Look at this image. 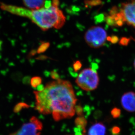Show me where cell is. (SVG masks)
Here are the masks:
<instances>
[{
  "label": "cell",
  "mask_w": 135,
  "mask_h": 135,
  "mask_svg": "<svg viewBox=\"0 0 135 135\" xmlns=\"http://www.w3.org/2000/svg\"><path fill=\"white\" fill-rule=\"evenodd\" d=\"M36 109L44 115L52 114L55 121L70 119L75 115L76 98L70 82L57 79L48 83L34 92Z\"/></svg>",
  "instance_id": "1"
},
{
  "label": "cell",
  "mask_w": 135,
  "mask_h": 135,
  "mask_svg": "<svg viewBox=\"0 0 135 135\" xmlns=\"http://www.w3.org/2000/svg\"><path fill=\"white\" fill-rule=\"evenodd\" d=\"M2 10L15 15L28 18L42 30L51 28L60 29L66 22V17L59 8V0H48L44 8L30 9L22 7L1 3Z\"/></svg>",
  "instance_id": "2"
},
{
  "label": "cell",
  "mask_w": 135,
  "mask_h": 135,
  "mask_svg": "<svg viewBox=\"0 0 135 135\" xmlns=\"http://www.w3.org/2000/svg\"><path fill=\"white\" fill-rule=\"evenodd\" d=\"M99 79L97 71L93 69L87 68L82 70L78 75L76 83L84 91H94L97 88Z\"/></svg>",
  "instance_id": "3"
},
{
  "label": "cell",
  "mask_w": 135,
  "mask_h": 135,
  "mask_svg": "<svg viewBox=\"0 0 135 135\" xmlns=\"http://www.w3.org/2000/svg\"><path fill=\"white\" fill-rule=\"evenodd\" d=\"M84 40L92 48H98L103 46L107 39V33L100 26H93L87 31Z\"/></svg>",
  "instance_id": "4"
},
{
  "label": "cell",
  "mask_w": 135,
  "mask_h": 135,
  "mask_svg": "<svg viewBox=\"0 0 135 135\" xmlns=\"http://www.w3.org/2000/svg\"><path fill=\"white\" fill-rule=\"evenodd\" d=\"M42 128V122L37 117L33 116L19 129L9 135H41Z\"/></svg>",
  "instance_id": "5"
},
{
  "label": "cell",
  "mask_w": 135,
  "mask_h": 135,
  "mask_svg": "<svg viewBox=\"0 0 135 135\" xmlns=\"http://www.w3.org/2000/svg\"><path fill=\"white\" fill-rule=\"evenodd\" d=\"M119 11L122 14L125 22L135 28V0L123 3Z\"/></svg>",
  "instance_id": "6"
},
{
  "label": "cell",
  "mask_w": 135,
  "mask_h": 135,
  "mask_svg": "<svg viewBox=\"0 0 135 135\" xmlns=\"http://www.w3.org/2000/svg\"><path fill=\"white\" fill-rule=\"evenodd\" d=\"M121 104L126 111L130 112L135 111V93L129 92L124 93L121 98Z\"/></svg>",
  "instance_id": "7"
},
{
  "label": "cell",
  "mask_w": 135,
  "mask_h": 135,
  "mask_svg": "<svg viewBox=\"0 0 135 135\" xmlns=\"http://www.w3.org/2000/svg\"><path fill=\"white\" fill-rule=\"evenodd\" d=\"M106 21L109 25L113 26H122L125 22L122 14L116 8H112Z\"/></svg>",
  "instance_id": "8"
},
{
  "label": "cell",
  "mask_w": 135,
  "mask_h": 135,
  "mask_svg": "<svg viewBox=\"0 0 135 135\" xmlns=\"http://www.w3.org/2000/svg\"><path fill=\"white\" fill-rule=\"evenodd\" d=\"M106 129L102 122H97L92 125L87 135H105Z\"/></svg>",
  "instance_id": "9"
},
{
  "label": "cell",
  "mask_w": 135,
  "mask_h": 135,
  "mask_svg": "<svg viewBox=\"0 0 135 135\" xmlns=\"http://www.w3.org/2000/svg\"><path fill=\"white\" fill-rule=\"evenodd\" d=\"M48 0H23L25 5L30 9H38L44 8L47 4Z\"/></svg>",
  "instance_id": "10"
},
{
  "label": "cell",
  "mask_w": 135,
  "mask_h": 135,
  "mask_svg": "<svg viewBox=\"0 0 135 135\" xmlns=\"http://www.w3.org/2000/svg\"><path fill=\"white\" fill-rule=\"evenodd\" d=\"M75 127L78 128L86 132V127L87 125V121L83 116H79L75 119Z\"/></svg>",
  "instance_id": "11"
},
{
  "label": "cell",
  "mask_w": 135,
  "mask_h": 135,
  "mask_svg": "<svg viewBox=\"0 0 135 135\" xmlns=\"http://www.w3.org/2000/svg\"><path fill=\"white\" fill-rule=\"evenodd\" d=\"M42 78L40 77H33L31 79V85L33 88H37L41 85L42 83Z\"/></svg>",
  "instance_id": "12"
},
{
  "label": "cell",
  "mask_w": 135,
  "mask_h": 135,
  "mask_svg": "<svg viewBox=\"0 0 135 135\" xmlns=\"http://www.w3.org/2000/svg\"><path fill=\"white\" fill-rule=\"evenodd\" d=\"M28 107V105L27 104L23 103H20L18 104L15 107L14 109V111L15 112H18L22 109L23 108H27Z\"/></svg>",
  "instance_id": "13"
},
{
  "label": "cell",
  "mask_w": 135,
  "mask_h": 135,
  "mask_svg": "<svg viewBox=\"0 0 135 135\" xmlns=\"http://www.w3.org/2000/svg\"><path fill=\"white\" fill-rule=\"evenodd\" d=\"M50 46V43H44L41 44V45L38 47V53H41L45 52L46 50H47Z\"/></svg>",
  "instance_id": "14"
},
{
  "label": "cell",
  "mask_w": 135,
  "mask_h": 135,
  "mask_svg": "<svg viewBox=\"0 0 135 135\" xmlns=\"http://www.w3.org/2000/svg\"><path fill=\"white\" fill-rule=\"evenodd\" d=\"M111 114L114 118H117L121 114L120 110L117 108H113L111 111Z\"/></svg>",
  "instance_id": "15"
},
{
  "label": "cell",
  "mask_w": 135,
  "mask_h": 135,
  "mask_svg": "<svg viewBox=\"0 0 135 135\" xmlns=\"http://www.w3.org/2000/svg\"><path fill=\"white\" fill-rule=\"evenodd\" d=\"M75 112L79 116H83V109L80 106H76Z\"/></svg>",
  "instance_id": "16"
},
{
  "label": "cell",
  "mask_w": 135,
  "mask_h": 135,
  "mask_svg": "<svg viewBox=\"0 0 135 135\" xmlns=\"http://www.w3.org/2000/svg\"><path fill=\"white\" fill-rule=\"evenodd\" d=\"M81 66V64L79 61H76L74 64V68L75 71H78V70H79Z\"/></svg>",
  "instance_id": "17"
},
{
  "label": "cell",
  "mask_w": 135,
  "mask_h": 135,
  "mask_svg": "<svg viewBox=\"0 0 135 135\" xmlns=\"http://www.w3.org/2000/svg\"><path fill=\"white\" fill-rule=\"evenodd\" d=\"M120 131V129L118 127H114L112 129V133L114 134H118Z\"/></svg>",
  "instance_id": "18"
},
{
  "label": "cell",
  "mask_w": 135,
  "mask_h": 135,
  "mask_svg": "<svg viewBox=\"0 0 135 135\" xmlns=\"http://www.w3.org/2000/svg\"><path fill=\"white\" fill-rule=\"evenodd\" d=\"M122 40H121L120 43H122V45H125L126 44H127L129 42V39L126 38H123Z\"/></svg>",
  "instance_id": "19"
},
{
  "label": "cell",
  "mask_w": 135,
  "mask_h": 135,
  "mask_svg": "<svg viewBox=\"0 0 135 135\" xmlns=\"http://www.w3.org/2000/svg\"><path fill=\"white\" fill-rule=\"evenodd\" d=\"M52 77H54L55 79H58V77H59L58 76V75L56 73H54V72H52Z\"/></svg>",
  "instance_id": "20"
},
{
  "label": "cell",
  "mask_w": 135,
  "mask_h": 135,
  "mask_svg": "<svg viewBox=\"0 0 135 135\" xmlns=\"http://www.w3.org/2000/svg\"><path fill=\"white\" fill-rule=\"evenodd\" d=\"M134 67H135V61H134Z\"/></svg>",
  "instance_id": "21"
}]
</instances>
